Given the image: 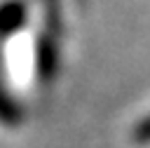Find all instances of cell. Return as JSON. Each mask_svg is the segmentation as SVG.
I'll list each match as a JSON object with an SVG mask.
<instances>
[{
    "mask_svg": "<svg viewBox=\"0 0 150 148\" xmlns=\"http://www.w3.org/2000/svg\"><path fill=\"white\" fill-rule=\"evenodd\" d=\"M136 141H150V117L136 129Z\"/></svg>",
    "mask_w": 150,
    "mask_h": 148,
    "instance_id": "obj_1",
    "label": "cell"
}]
</instances>
